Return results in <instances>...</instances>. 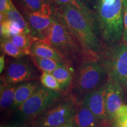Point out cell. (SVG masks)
<instances>
[{
	"label": "cell",
	"instance_id": "1",
	"mask_svg": "<svg viewBox=\"0 0 127 127\" xmlns=\"http://www.w3.org/2000/svg\"><path fill=\"white\" fill-rule=\"evenodd\" d=\"M52 9L61 17L87 54L98 60L102 47L98 37L99 33L95 12L87 8L81 0L55 6Z\"/></svg>",
	"mask_w": 127,
	"mask_h": 127
},
{
	"label": "cell",
	"instance_id": "2",
	"mask_svg": "<svg viewBox=\"0 0 127 127\" xmlns=\"http://www.w3.org/2000/svg\"><path fill=\"white\" fill-rule=\"evenodd\" d=\"M52 11L53 22L42 41L54 48L67 64L79 60H96L84 50L61 17L53 9Z\"/></svg>",
	"mask_w": 127,
	"mask_h": 127
},
{
	"label": "cell",
	"instance_id": "3",
	"mask_svg": "<svg viewBox=\"0 0 127 127\" xmlns=\"http://www.w3.org/2000/svg\"><path fill=\"white\" fill-rule=\"evenodd\" d=\"M95 12L99 35L109 44L122 39L124 30L123 0H99Z\"/></svg>",
	"mask_w": 127,
	"mask_h": 127
},
{
	"label": "cell",
	"instance_id": "4",
	"mask_svg": "<svg viewBox=\"0 0 127 127\" xmlns=\"http://www.w3.org/2000/svg\"><path fill=\"white\" fill-rule=\"evenodd\" d=\"M111 44L101 57V65L109 79L124 87L127 84V43Z\"/></svg>",
	"mask_w": 127,
	"mask_h": 127
},
{
	"label": "cell",
	"instance_id": "5",
	"mask_svg": "<svg viewBox=\"0 0 127 127\" xmlns=\"http://www.w3.org/2000/svg\"><path fill=\"white\" fill-rule=\"evenodd\" d=\"M106 75L104 68L97 60H84L78 69L75 79L76 88L81 93L85 94L97 90L103 86L102 84Z\"/></svg>",
	"mask_w": 127,
	"mask_h": 127
},
{
	"label": "cell",
	"instance_id": "6",
	"mask_svg": "<svg viewBox=\"0 0 127 127\" xmlns=\"http://www.w3.org/2000/svg\"><path fill=\"white\" fill-rule=\"evenodd\" d=\"M58 91L51 90L44 86L37 90L18 108L21 120H29L39 115L50 107L59 98Z\"/></svg>",
	"mask_w": 127,
	"mask_h": 127
},
{
	"label": "cell",
	"instance_id": "7",
	"mask_svg": "<svg viewBox=\"0 0 127 127\" xmlns=\"http://www.w3.org/2000/svg\"><path fill=\"white\" fill-rule=\"evenodd\" d=\"M75 110L74 104L64 101L51 106L39 115L36 127H60L71 124Z\"/></svg>",
	"mask_w": 127,
	"mask_h": 127
},
{
	"label": "cell",
	"instance_id": "8",
	"mask_svg": "<svg viewBox=\"0 0 127 127\" xmlns=\"http://www.w3.org/2000/svg\"><path fill=\"white\" fill-rule=\"evenodd\" d=\"M31 31V35L43 40L53 22V11L50 4L44 3L41 9L24 15Z\"/></svg>",
	"mask_w": 127,
	"mask_h": 127
},
{
	"label": "cell",
	"instance_id": "9",
	"mask_svg": "<svg viewBox=\"0 0 127 127\" xmlns=\"http://www.w3.org/2000/svg\"><path fill=\"white\" fill-rule=\"evenodd\" d=\"M36 77L35 69L29 62L20 58L8 65L2 79L3 83L6 85H15L34 79Z\"/></svg>",
	"mask_w": 127,
	"mask_h": 127
},
{
	"label": "cell",
	"instance_id": "10",
	"mask_svg": "<svg viewBox=\"0 0 127 127\" xmlns=\"http://www.w3.org/2000/svg\"><path fill=\"white\" fill-rule=\"evenodd\" d=\"M82 103L88 107L101 122L109 119L106 108L105 84L97 90L86 94Z\"/></svg>",
	"mask_w": 127,
	"mask_h": 127
},
{
	"label": "cell",
	"instance_id": "11",
	"mask_svg": "<svg viewBox=\"0 0 127 127\" xmlns=\"http://www.w3.org/2000/svg\"><path fill=\"white\" fill-rule=\"evenodd\" d=\"M105 102L109 119H114L118 109L124 105L123 87L109 79L105 84Z\"/></svg>",
	"mask_w": 127,
	"mask_h": 127
},
{
	"label": "cell",
	"instance_id": "12",
	"mask_svg": "<svg viewBox=\"0 0 127 127\" xmlns=\"http://www.w3.org/2000/svg\"><path fill=\"white\" fill-rule=\"evenodd\" d=\"M100 122L92 111L81 103L75 107L71 124L72 127H98Z\"/></svg>",
	"mask_w": 127,
	"mask_h": 127
},
{
	"label": "cell",
	"instance_id": "13",
	"mask_svg": "<svg viewBox=\"0 0 127 127\" xmlns=\"http://www.w3.org/2000/svg\"><path fill=\"white\" fill-rule=\"evenodd\" d=\"M30 52L31 56L51 58L60 62H65L54 48L36 38L32 43Z\"/></svg>",
	"mask_w": 127,
	"mask_h": 127
},
{
	"label": "cell",
	"instance_id": "14",
	"mask_svg": "<svg viewBox=\"0 0 127 127\" xmlns=\"http://www.w3.org/2000/svg\"><path fill=\"white\" fill-rule=\"evenodd\" d=\"M39 88L37 82H24L16 85L13 108L18 109Z\"/></svg>",
	"mask_w": 127,
	"mask_h": 127
},
{
	"label": "cell",
	"instance_id": "15",
	"mask_svg": "<svg viewBox=\"0 0 127 127\" xmlns=\"http://www.w3.org/2000/svg\"><path fill=\"white\" fill-rule=\"evenodd\" d=\"M15 88V85H6L4 83L1 85L0 106L1 109L7 111L13 108Z\"/></svg>",
	"mask_w": 127,
	"mask_h": 127
},
{
	"label": "cell",
	"instance_id": "16",
	"mask_svg": "<svg viewBox=\"0 0 127 127\" xmlns=\"http://www.w3.org/2000/svg\"><path fill=\"white\" fill-rule=\"evenodd\" d=\"M61 86V90L67 88L72 81V75L67 63L60 66L51 73Z\"/></svg>",
	"mask_w": 127,
	"mask_h": 127
},
{
	"label": "cell",
	"instance_id": "17",
	"mask_svg": "<svg viewBox=\"0 0 127 127\" xmlns=\"http://www.w3.org/2000/svg\"><path fill=\"white\" fill-rule=\"evenodd\" d=\"M5 19L10 21L11 22L16 24L21 28L23 31L24 34L31 35V31L29 25L27 21L21 15L18 10L16 8L15 5L13 4L11 8L7 13L5 14Z\"/></svg>",
	"mask_w": 127,
	"mask_h": 127
},
{
	"label": "cell",
	"instance_id": "18",
	"mask_svg": "<svg viewBox=\"0 0 127 127\" xmlns=\"http://www.w3.org/2000/svg\"><path fill=\"white\" fill-rule=\"evenodd\" d=\"M1 50L4 54L13 58L20 59L28 55L27 52L17 47L9 38H1Z\"/></svg>",
	"mask_w": 127,
	"mask_h": 127
},
{
	"label": "cell",
	"instance_id": "19",
	"mask_svg": "<svg viewBox=\"0 0 127 127\" xmlns=\"http://www.w3.org/2000/svg\"><path fill=\"white\" fill-rule=\"evenodd\" d=\"M31 57L35 64L43 72L51 73L60 66L66 63L65 62H60L51 58Z\"/></svg>",
	"mask_w": 127,
	"mask_h": 127
},
{
	"label": "cell",
	"instance_id": "20",
	"mask_svg": "<svg viewBox=\"0 0 127 127\" xmlns=\"http://www.w3.org/2000/svg\"><path fill=\"white\" fill-rule=\"evenodd\" d=\"M9 38L17 47L27 52L28 55H31V47L35 37L30 34H19L11 36Z\"/></svg>",
	"mask_w": 127,
	"mask_h": 127
},
{
	"label": "cell",
	"instance_id": "21",
	"mask_svg": "<svg viewBox=\"0 0 127 127\" xmlns=\"http://www.w3.org/2000/svg\"><path fill=\"white\" fill-rule=\"evenodd\" d=\"M1 38H10L11 36L19 34H24L23 31L16 24L5 19L0 24Z\"/></svg>",
	"mask_w": 127,
	"mask_h": 127
},
{
	"label": "cell",
	"instance_id": "22",
	"mask_svg": "<svg viewBox=\"0 0 127 127\" xmlns=\"http://www.w3.org/2000/svg\"><path fill=\"white\" fill-rule=\"evenodd\" d=\"M19 7L24 15L33 12L41 9L44 0H17Z\"/></svg>",
	"mask_w": 127,
	"mask_h": 127
},
{
	"label": "cell",
	"instance_id": "23",
	"mask_svg": "<svg viewBox=\"0 0 127 127\" xmlns=\"http://www.w3.org/2000/svg\"><path fill=\"white\" fill-rule=\"evenodd\" d=\"M40 79L42 86L45 88L55 91L61 90V86L58 82L51 73L43 72L41 76Z\"/></svg>",
	"mask_w": 127,
	"mask_h": 127
},
{
	"label": "cell",
	"instance_id": "24",
	"mask_svg": "<svg viewBox=\"0 0 127 127\" xmlns=\"http://www.w3.org/2000/svg\"><path fill=\"white\" fill-rule=\"evenodd\" d=\"M113 120L115 127H127V105H123L118 109Z\"/></svg>",
	"mask_w": 127,
	"mask_h": 127
},
{
	"label": "cell",
	"instance_id": "25",
	"mask_svg": "<svg viewBox=\"0 0 127 127\" xmlns=\"http://www.w3.org/2000/svg\"><path fill=\"white\" fill-rule=\"evenodd\" d=\"M124 30L122 39L124 42L127 43V0H123Z\"/></svg>",
	"mask_w": 127,
	"mask_h": 127
},
{
	"label": "cell",
	"instance_id": "26",
	"mask_svg": "<svg viewBox=\"0 0 127 127\" xmlns=\"http://www.w3.org/2000/svg\"><path fill=\"white\" fill-rule=\"evenodd\" d=\"M13 5L11 0H0V14H5Z\"/></svg>",
	"mask_w": 127,
	"mask_h": 127
},
{
	"label": "cell",
	"instance_id": "27",
	"mask_svg": "<svg viewBox=\"0 0 127 127\" xmlns=\"http://www.w3.org/2000/svg\"><path fill=\"white\" fill-rule=\"evenodd\" d=\"M52 1L55 3V6H61L70 3L74 0H52Z\"/></svg>",
	"mask_w": 127,
	"mask_h": 127
},
{
	"label": "cell",
	"instance_id": "28",
	"mask_svg": "<svg viewBox=\"0 0 127 127\" xmlns=\"http://www.w3.org/2000/svg\"><path fill=\"white\" fill-rule=\"evenodd\" d=\"M98 1L99 0H84V1H85V2L88 3V4L93 6L94 9H96V7H97Z\"/></svg>",
	"mask_w": 127,
	"mask_h": 127
},
{
	"label": "cell",
	"instance_id": "29",
	"mask_svg": "<svg viewBox=\"0 0 127 127\" xmlns=\"http://www.w3.org/2000/svg\"><path fill=\"white\" fill-rule=\"evenodd\" d=\"M4 55H2L0 57V72H1V73H2L3 70H4Z\"/></svg>",
	"mask_w": 127,
	"mask_h": 127
},
{
	"label": "cell",
	"instance_id": "30",
	"mask_svg": "<svg viewBox=\"0 0 127 127\" xmlns=\"http://www.w3.org/2000/svg\"><path fill=\"white\" fill-rule=\"evenodd\" d=\"M1 127H18L17 125H1Z\"/></svg>",
	"mask_w": 127,
	"mask_h": 127
},
{
	"label": "cell",
	"instance_id": "31",
	"mask_svg": "<svg viewBox=\"0 0 127 127\" xmlns=\"http://www.w3.org/2000/svg\"><path fill=\"white\" fill-rule=\"evenodd\" d=\"M60 127H72V126L71 124H68V125H64V126Z\"/></svg>",
	"mask_w": 127,
	"mask_h": 127
},
{
	"label": "cell",
	"instance_id": "32",
	"mask_svg": "<svg viewBox=\"0 0 127 127\" xmlns=\"http://www.w3.org/2000/svg\"><path fill=\"white\" fill-rule=\"evenodd\" d=\"M124 88H125V89H126V90H127V85H125V86L124 87Z\"/></svg>",
	"mask_w": 127,
	"mask_h": 127
}]
</instances>
